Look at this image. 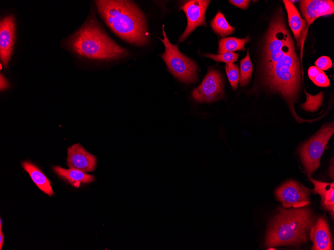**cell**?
Returning <instances> with one entry per match:
<instances>
[{
	"label": "cell",
	"instance_id": "obj_26",
	"mask_svg": "<svg viewBox=\"0 0 334 250\" xmlns=\"http://www.w3.org/2000/svg\"><path fill=\"white\" fill-rule=\"evenodd\" d=\"M318 67L315 66H311L308 70V75L312 80L321 71Z\"/></svg>",
	"mask_w": 334,
	"mask_h": 250
},
{
	"label": "cell",
	"instance_id": "obj_14",
	"mask_svg": "<svg viewBox=\"0 0 334 250\" xmlns=\"http://www.w3.org/2000/svg\"><path fill=\"white\" fill-rule=\"evenodd\" d=\"M53 170L60 177L76 187H78L81 183H89L94 179L93 175L76 169H66L59 166H54Z\"/></svg>",
	"mask_w": 334,
	"mask_h": 250
},
{
	"label": "cell",
	"instance_id": "obj_19",
	"mask_svg": "<svg viewBox=\"0 0 334 250\" xmlns=\"http://www.w3.org/2000/svg\"><path fill=\"white\" fill-rule=\"evenodd\" d=\"M253 66L248 50L246 56L240 61V84L242 86L248 84L252 72Z\"/></svg>",
	"mask_w": 334,
	"mask_h": 250
},
{
	"label": "cell",
	"instance_id": "obj_5",
	"mask_svg": "<svg viewBox=\"0 0 334 250\" xmlns=\"http://www.w3.org/2000/svg\"><path fill=\"white\" fill-rule=\"evenodd\" d=\"M334 133L333 123L324 125L314 137L300 146L299 154L308 175L312 174L319 168L321 156Z\"/></svg>",
	"mask_w": 334,
	"mask_h": 250
},
{
	"label": "cell",
	"instance_id": "obj_18",
	"mask_svg": "<svg viewBox=\"0 0 334 250\" xmlns=\"http://www.w3.org/2000/svg\"><path fill=\"white\" fill-rule=\"evenodd\" d=\"M210 25L214 32L221 36L232 34L236 29L229 24L224 15L220 10L211 20Z\"/></svg>",
	"mask_w": 334,
	"mask_h": 250
},
{
	"label": "cell",
	"instance_id": "obj_1",
	"mask_svg": "<svg viewBox=\"0 0 334 250\" xmlns=\"http://www.w3.org/2000/svg\"><path fill=\"white\" fill-rule=\"evenodd\" d=\"M95 3L106 23L118 36L138 46L149 41L145 16L131 0H100Z\"/></svg>",
	"mask_w": 334,
	"mask_h": 250
},
{
	"label": "cell",
	"instance_id": "obj_6",
	"mask_svg": "<svg viewBox=\"0 0 334 250\" xmlns=\"http://www.w3.org/2000/svg\"><path fill=\"white\" fill-rule=\"evenodd\" d=\"M224 83L220 72L210 68L200 84L192 91L193 98L198 102H211L223 96Z\"/></svg>",
	"mask_w": 334,
	"mask_h": 250
},
{
	"label": "cell",
	"instance_id": "obj_12",
	"mask_svg": "<svg viewBox=\"0 0 334 250\" xmlns=\"http://www.w3.org/2000/svg\"><path fill=\"white\" fill-rule=\"evenodd\" d=\"M310 230V237L313 243L312 250H332L331 234L328 226L324 218H318Z\"/></svg>",
	"mask_w": 334,
	"mask_h": 250
},
{
	"label": "cell",
	"instance_id": "obj_11",
	"mask_svg": "<svg viewBox=\"0 0 334 250\" xmlns=\"http://www.w3.org/2000/svg\"><path fill=\"white\" fill-rule=\"evenodd\" d=\"M300 9L308 24L317 18L334 13V2L330 0H304L300 1Z\"/></svg>",
	"mask_w": 334,
	"mask_h": 250
},
{
	"label": "cell",
	"instance_id": "obj_15",
	"mask_svg": "<svg viewBox=\"0 0 334 250\" xmlns=\"http://www.w3.org/2000/svg\"><path fill=\"white\" fill-rule=\"evenodd\" d=\"M22 166L40 190L50 196L54 195L50 182L40 169L28 161L22 162Z\"/></svg>",
	"mask_w": 334,
	"mask_h": 250
},
{
	"label": "cell",
	"instance_id": "obj_27",
	"mask_svg": "<svg viewBox=\"0 0 334 250\" xmlns=\"http://www.w3.org/2000/svg\"><path fill=\"white\" fill-rule=\"evenodd\" d=\"M9 86V84L4 77L0 74V90H4Z\"/></svg>",
	"mask_w": 334,
	"mask_h": 250
},
{
	"label": "cell",
	"instance_id": "obj_7",
	"mask_svg": "<svg viewBox=\"0 0 334 250\" xmlns=\"http://www.w3.org/2000/svg\"><path fill=\"white\" fill-rule=\"evenodd\" d=\"M310 190L292 180L286 182L275 191L276 199L283 207L298 208L310 203Z\"/></svg>",
	"mask_w": 334,
	"mask_h": 250
},
{
	"label": "cell",
	"instance_id": "obj_20",
	"mask_svg": "<svg viewBox=\"0 0 334 250\" xmlns=\"http://www.w3.org/2000/svg\"><path fill=\"white\" fill-rule=\"evenodd\" d=\"M306 93V100L302 105V107L309 111H314L317 110L321 105L323 99V93L320 92L316 95H311Z\"/></svg>",
	"mask_w": 334,
	"mask_h": 250
},
{
	"label": "cell",
	"instance_id": "obj_28",
	"mask_svg": "<svg viewBox=\"0 0 334 250\" xmlns=\"http://www.w3.org/2000/svg\"><path fill=\"white\" fill-rule=\"evenodd\" d=\"M4 241V235L2 232V229H0V250L2 249Z\"/></svg>",
	"mask_w": 334,
	"mask_h": 250
},
{
	"label": "cell",
	"instance_id": "obj_24",
	"mask_svg": "<svg viewBox=\"0 0 334 250\" xmlns=\"http://www.w3.org/2000/svg\"><path fill=\"white\" fill-rule=\"evenodd\" d=\"M314 63L316 66L322 70H327L332 66V61L330 58L326 56L320 57Z\"/></svg>",
	"mask_w": 334,
	"mask_h": 250
},
{
	"label": "cell",
	"instance_id": "obj_23",
	"mask_svg": "<svg viewBox=\"0 0 334 250\" xmlns=\"http://www.w3.org/2000/svg\"><path fill=\"white\" fill-rule=\"evenodd\" d=\"M316 85L320 87H328L330 85L329 79L326 75L321 70L320 72L312 80Z\"/></svg>",
	"mask_w": 334,
	"mask_h": 250
},
{
	"label": "cell",
	"instance_id": "obj_16",
	"mask_svg": "<svg viewBox=\"0 0 334 250\" xmlns=\"http://www.w3.org/2000/svg\"><path fill=\"white\" fill-rule=\"evenodd\" d=\"M288 15V23L296 40L298 41L306 26V21L302 18L290 0H282Z\"/></svg>",
	"mask_w": 334,
	"mask_h": 250
},
{
	"label": "cell",
	"instance_id": "obj_9",
	"mask_svg": "<svg viewBox=\"0 0 334 250\" xmlns=\"http://www.w3.org/2000/svg\"><path fill=\"white\" fill-rule=\"evenodd\" d=\"M15 18L12 14L4 17L0 23V58L7 68L14 45Z\"/></svg>",
	"mask_w": 334,
	"mask_h": 250
},
{
	"label": "cell",
	"instance_id": "obj_3",
	"mask_svg": "<svg viewBox=\"0 0 334 250\" xmlns=\"http://www.w3.org/2000/svg\"><path fill=\"white\" fill-rule=\"evenodd\" d=\"M67 43L74 53L92 59H117L128 55V50L111 39L92 17L68 39Z\"/></svg>",
	"mask_w": 334,
	"mask_h": 250
},
{
	"label": "cell",
	"instance_id": "obj_22",
	"mask_svg": "<svg viewBox=\"0 0 334 250\" xmlns=\"http://www.w3.org/2000/svg\"><path fill=\"white\" fill-rule=\"evenodd\" d=\"M204 56L211 58L216 61L227 63H234L238 60L239 54L232 52H226L218 54L205 53Z\"/></svg>",
	"mask_w": 334,
	"mask_h": 250
},
{
	"label": "cell",
	"instance_id": "obj_10",
	"mask_svg": "<svg viewBox=\"0 0 334 250\" xmlns=\"http://www.w3.org/2000/svg\"><path fill=\"white\" fill-rule=\"evenodd\" d=\"M67 164L70 168L92 172L96 166V158L80 144H76L68 148Z\"/></svg>",
	"mask_w": 334,
	"mask_h": 250
},
{
	"label": "cell",
	"instance_id": "obj_13",
	"mask_svg": "<svg viewBox=\"0 0 334 250\" xmlns=\"http://www.w3.org/2000/svg\"><path fill=\"white\" fill-rule=\"evenodd\" d=\"M309 179L314 185V188L311 192L319 194L321 197V205L326 211H330L332 218L334 213V183H327Z\"/></svg>",
	"mask_w": 334,
	"mask_h": 250
},
{
	"label": "cell",
	"instance_id": "obj_8",
	"mask_svg": "<svg viewBox=\"0 0 334 250\" xmlns=\"http://www.w3.org/2000/svg\"><path fill=\"white\" fill-rule=\"evenodd\" d=\"M210 0H190L184 2L180 7L186 14V27L180 36L179 42L184 41L198 26H206L205 13Z\"/></svg>",
	"mask_w": 334,
	"mask_h": 250
},
{
	"label": "cell",
	"instance_id": "obj_21",
	"mask_svg": "<svg viewBox=\"0 0 334 250\" xmlns=\"http://www.w3.org/2000/svg\"><path fill=\"white\" fill-rule=\"evenodd\" d=\"M225 69L232 88L236 89L240 77L238 67L234 63H227L225 66Z\"/></svg>",
	"mask_w": 334,
	"mask_h": 250
},
{
	"label": "cell",
	"instance_id": "obj_25",
	"mask_svg": "<svg viewBox=\"0 0 334 250\" xmlns=\"http://www.w3.org/2000/svg\"><path fill=\"white\" fill-rule=\"evenodd\" d=\"M250 1L249 0H229V2L231 4H233V5H235V6H236L239 7V8H240L242 9H246L248 7Z\"/></svg>",
	"mask_w": 334,
	"mask_h": 250
},
{
	"label": "cell",
	"instance_id": "obj_2",
	"mask_svg": "<svg viewBox=\"0 0 334 250\" xmlns=\"http://www.w3.org/2000/svg\"><path fill=\"white\" fill-rule=\"evenodd\" d=\"M315 218L312 210L306 207L288 210L279 208L270 222L266 245L296 246L308 242V234Z\"/></svg>",
	"mask_w": 334,
	"mask_h": 250
},
{
	"label": "cell",
	"instance_id": "obj_4",
	"mask_svg": "<svg viewBox=\"0 0 334 250\" xmlns=\"http://www.w3.org/2000/svg\"><path fill=\"white\" fill-rule=\"evenodd\" d=\"M164 38L159 39L164 45L165 51L161 55L170 73L180 81L192 83L196 79L198 66L196 62L184 55L178 49L176 44L172 43L162 26Z\"/></svg>",
	"mask_w": 334,
	"mask_h": 250
},
{
	"label": "cell",
	"instance_id": "obj_17",
	"mask_svg": "<svg viewBox=\"0 0 334 250\" xmlns=\"http://www.w3.org/2000/svg\"><path fill=\"white\" fill-rule=\"evenodd\" d=\"M250 40L249 36L244 38L234 37H224L218 41V52L222 53L226 52H234L236 50H244V45Z\"/></svg>",
	"mask_w": 334,
	"mask_h": 250
},
{
	"label": "cell",
	"instance_id": "obj_29",
	"mask_svg": "<svg viewBox=\"0 0 334 250\" xmlns=\"http://www.w3.org/2000/svg\"><path fill=\"white\" fill-rule=\"evenodd\" d=\"M2 220H0V229H2Z\"/></svg>",
	"mask_w": 334,
	"mask_h": 250
}]
</instances>
